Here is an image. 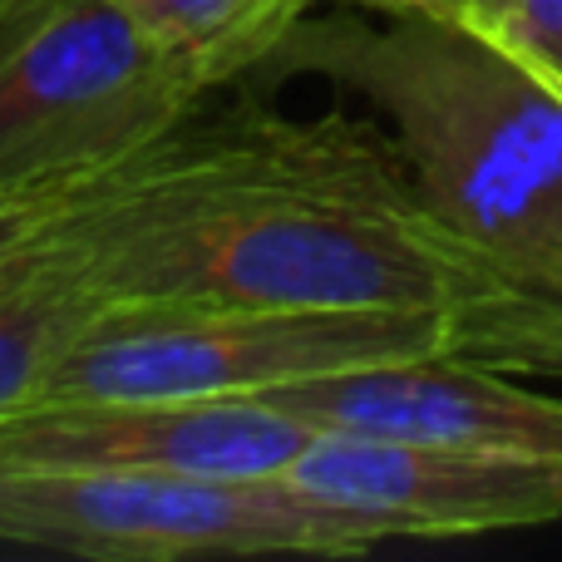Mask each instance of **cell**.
<instances>
[{
  "mask_svg": "<svg viewBox=\"0 0 562 562\" xmlns=\"http://www.w3.org/2000/svg\"><path fill=\"white\" fill-rule=\"evenodd\" d=\"M445 350L439 306L346 311H104L35 405L69 400H257L277 385Z\"/></svg>",
  "mask_w": 562,
  "mask_h": 562,
  "instance_id": "3957f363",
  "label": "cell"
},
{
  "mask_svg": "<svg viewBox=\"0 0 562 562\" xmlns=\"http://www.w3.org/2000/svg\"><path fill=\"white\" fill-rule=\"evenodd\" d=\"M316 5V0H311ZM350 10H380V15H445V20H474L469 0H330Z\"/></svg>",
  "mask_w": 562,
  "mask_h": 562,
  "instance_id": "5bb4252c",
  "label": "cell"
},
{
  "mask_svg": "<svg viewBox=\"0 0 562 562\" xmlns=\"http://www.w3.org/2000/svg\"><path fill=\"white\" fill-rule=\"evenodd\" d=\"M0 543L94 562L356 558L375 538L291 479L0 469Z\"/></svg>",
  "mask_w": 562,
  "mask_h": 562,
  "instance_id": "5b68a950",
  "label": "cell"
},
{
  "mask_svg": "<svg viewBox=\"0 0 562 562\" xmlns=\"http://www.w3.org/2000/svg\"><path fill=\"white\" fill-rule=\"evenodd\" d=\"M104 311L445 306L479 247L425 213L395 138L243 104L173 128L59 217Z\"/></svg>",
  "mask_w": 562,
  "mask_h": 562,
  "instance_id": "6da1fadb",
  "label": "cell"
},
{
  "mask_svg": "<svg viewBox=\"0 0 562 562\" xmlns=\"http://www.w3.org/2000/svg\"><path fill=\"white\" fill-rule=\"evenodd\" d=\"M281 479L385 538H469L562 518V459L425 445L380 435H316Z\"/></svg>",
  "mask_w": 562,
  "mask_h": 562,
  "instance_id": "8992f818",
  "label": "cell"
},
{
  "mask_svg": "<svg viewBox=\"0 0 562 562\" xmlns=\"http://www.w3.org/2000/svg\"><path fill=\"white\" fill-rule=\"evenodd\" d=\"M49 233L0 277V419L35 405L49 370L104 316L94 286L49 252Z\"/></svg>",
  "mask_w": 562,
  "mask_h": 562,
  "instance_id": "30bf717a",
  "label": "cell"
},
{
  "mask_svg": "<svg viewBox=\"0 0 562 562\" xmlns=\"http://www.w3.org/2000/svg\"><path fill=\"white\" fill-rule=\"evenodd\" d=\"M439 316L449 356L508 375H562V252H474Z\"/></svg>",
  "mask_w": 562,
  "mask_h": 562,
  "instance_id": "9c48e42d",
  "label": "cell"
},
{
  "mask_svg": "<svg viewBox=\"0 0 562 562\" xmlns=\"http://www.w3.org/2000/svg\"><path fill=\"white\" fill-rule=\"evenodd\" d=\"M257 400L296 415L316 435L425 439V445L562 459L558 395H538L518 385V375L508 370L479 366L449 350L291 380Z\"/></svg>",
  "mask_w": 562,
  "mask_h": 562,
  "instance_id": "ba28073f",
  "label": "cell"
},
{
  "mask_svg": "<svg viewBox=\"0 0 562 562\" xmlns=\"http://www.w3.org/2000/svg\"><path fill=\"white\" fill-rule=\"evenodd\" d=\"M213 89L114 0L0 5V173H104L154 148Z\"/></svg>",
  "mask_w": 562,
  "mask_h": 562,
  "instance_id": "277c9868",
  "label": "cell"
},
{
  "mask_svg": "<svg viewBox=\"0 0 562 562\" xmlns=\"http://www.w3.org/2000/svg\"><path fill=\"white\" fill-rule=\"evenodd\" d=\"M484 30L562 94V0H498Z\"/></svg>",
  "mask_w": 562,
  "mask_h": 562,
  "instance_id": "4fadbf2b",
  "label": "cell"
},
{
  "mask_svg": "<svg viewBox=\"0 0 562 562\" xmlns=\"http://www.w3.org/2000/svg\"><path fill=\"white\" fill-rule=\"evenodd\" d=\"M257 69L370 99L425 213L479 252H562V94L479 20L301 15Z\"/></svg>",
  "mask_w": 562,
  "mask_h": 562,
  "instance_id": "7a4b0ae2",
  "label": "cell"
},
{
  "mask_svg": "<svg viewBox=\"0 0 562 562\" xmlns=\"http://www.w3.org/2000/svg\"><path fill=\"white\" fill-rule=\"evenodd\" d=\"M311 439L267 400H69L0 419V469L277 479Z\"/></svg>",
  "mask_w": 562,
  "mask_h": 562,
  "instance_id": "52a82bcc",
  "label": "cell"
},
{
  "mask_svg": "<svg viewBox=\"0 0 562 562\" xmlns=\"http://www.w3.org/2000/svg\"><path fill=\"white\" fill-rule=\"evenodd\" d=\"M469 10H474V20H479V25H484V20L498 10V0H469Z\"/></svg>",
  "mask_w": 562,
  "mask_h": 562,
  "instance_id": "9a60e30c",
  "label": "cell"
},
{
  "mask_svg": "<svg viewBox=\"0 0 562 562\" xmlns=\"http://www.w3.org/2000/svg\"><path fill=\"white\" fill-rule=\"evenodd\" d=\"M138 35L183 69H193L207 89L257 75L291 25L311 10V0H114Z\"/></svg>",
  "mask_w": 562,
  "mask_h": 562,
  "instance_id": "8fae6325",
  "label": "cell"
},
{
  "mask_svg": "<svg viewBox=\"0 0 562 562\" xmlns=\"http://www.w3.org/2000/svg\"><path fill=\"white\" fill-rule=\"evenodd\" d=\"M0 5H10V0H0Z\"/></svg>",
  "mask_w": 562,
  "mask_h": 562,
  "instance_id": "2e32d148",
  "label": "cell"
},
{
  "mask_svg": "<svg viewBox=\"0 0 562 562\" xmlns=\"http://www.w3.org/2000/svg\"><path fill=\"white\" fill-rule=\"evenodd\" d=\"M124 164L104 168V173H40V178L0 173V277L15 262H25L40 247V237H45L59 217L75 213L85 198H94Z\"/></svg>",
  "mask_w": 562,
  "mask_h": 562,
  "instance_id": "7c38bea8",
  "label": "cell"
}]
</instances>
